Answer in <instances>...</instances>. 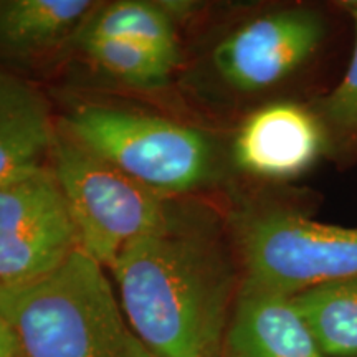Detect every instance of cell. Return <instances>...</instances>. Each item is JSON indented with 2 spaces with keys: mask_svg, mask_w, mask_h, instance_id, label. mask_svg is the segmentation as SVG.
Listing matches in <instances>:
<instances>
[{
  "mask_svg": "<svg viewBox=\"0 0 357 357\" xmlns=\"http://www.w3.org/2000/svg\"><path fill=\"white\" fill-rule=\"evenodd\" d=\"M342 7L349 13L356 30L351 61L337 86L321 100L314 111L324 124L328 139L357 153V2H344Z\"/></svg>",
  "mask_w": 357,
  "mask_h": 357,
  "instance_id": "9a60e30c",
  "label": "cell"
},
{
  "mask_svg": "<svg viewBox=\"0 0 357 357\" xmlns=\"http://www.w3.org/2000/svg\"><path fill=\"white\" fill-rule=\"evenodd\" d=\"M93 8L89 0H0V55L45 50L82 26Z\"/></svg>",
  "mask_w": 357,
  "mask_h": 357,
  "instance_id": "8fae6325",
  "label": "cell"
},
{
  "mask_svg": "<svg viewBox=\"0 0 357 357\" xmlns=\"http://www.w3.org/2000/svg\"><path fill=\"white\" fill-rule=\"evenodd\" d=\"M0 314L24 357H154L129 324L102 265L82 248L42 278L0 288Z\"/></svg>",
  "mask_w": 357,
  "mask_h": 357,
  "instance_id": "7a4b0ae2",
  "label": "cell"
},
{
  "mask_svg": "<svg viewBox=\"0 0 357 357\" xmlns=\"http://www.w3.org/2000/svg\"><path fill=\"white\" fill-rule=\"evenodd\" d=\"M52 172L78 236V247L109 266L128 243L181 220L167 195L134 181L68 136L56 137Z\"/></svg>",
  "mask_w": 357,
  "mask_h": 357,
  "instance_id": "277c9868",
  "label": "cell"
},
{
  "mask_svg": "<svg viewBox=\"0 0 357 357\" xmlns=\"http://www.w3.org/2000/svg\"><path fill=\"white\" fill-rule=\"evenodd\" d=\"M236 230L245 283L294 296L357 275V227L265 208L245 213Z\"/></svg>",
  "mask_w": 357,
  "mask_h": 357,
  "instance_id": "5b68a950",
  "label": "cell"
},
{
  "mask_svg": "<svg viewBox=\"0 0 357 357\" xmlns=\"http://www.w3.org/2000/svg\"><path fill=\"white\" fill-rule=\"evenodd\" d=\"M56 137L43 96L0 68V184L47 167Z\"/></svg>",
  "mask_w": 357,
  "mask_h": 357,
  "instance_id": "30bf717a",
  "label": "cell"
},
{
  "mask_svg": "<svg viewBox=\"0 0 357 357\" xmlns=\"http://www.w3.org/2000/svg\"><path fill=\"white\" fill-rule=\"evenodd\" d=\"M294 305L328 357H357V275L294 294Z\"/></svg>",
  "mask_w": 357,
  "mask_h": 357,
  "instance_id": "4fadbf2b",
  "label": "cell"
},
{
  "mask_svg": "<svg viewBox=\"0 0 357 357\" xmlns=\"http://www.w3.org/2000/svg\"><path fill=\"white\" fill-rule=\"evenodd\" d=\"M65 134L160 194L207 184L215 171L212 141L200 129L105 105H79L65 118Z\"/></svg>",
  "mask_w": 357,
  "mask_h": 357,
  "instance_id": "3957f363",
  "label": "cell"
},
{
  "mask_svg": "<svg viewBox=\"0 0 357 357\" xmlns=\"http://www.w3.org/2000/svg\"><path fill=\"white\" fill-rule=\"evenodd\" d=\"M326 35L328 24L318 8H280L231 30L213 50V65L236 91H263L303 68Z\"/></svg>",
  "mask_w": 357,
  "mask_h": 357,
  "instance_id": "52a82bcc",
  "label": "cell"
},
{
  "mask_svg": "<svg viewBox=\"0 0 357 357\" xmlns=\"http://www.w3.org/2000/svg\"><path fill=\"white\" fill-rule=\"evenodd\" d=\"M79 38L116 37L149 48L172 66L178 63V38L174 17L160 2L119 0L93 8L78 30Z\"/></svg>",
  "mask_w": 357,
  "mask_h": 357,
  "instance_id": "7c38bea8",
  "label": "cell"
},
{
  "mask_svg": "<svg viewBox=\"0 0 357 357\" xmlns=\"http://www.w3.org/2000/svg\"><path fill=\"white\" fill-rule=\"evenodd\" d=\"M328 134L314 109L275 101L253 111L235 134L231 155L243 172L270 181L305 174L328 147Z\"/></svg>",
  "mask_w": 357,
  "mask_h": 357,
  "instance_id": "ba28073f",
  "label": "cell"
},
{
  "mask_svg": "<svg viewBox=\"0 0 357 357\" xmlns=\"http://www.w3.org/2000/svg\"><path fill=\"white\" fill-rule=\"evenodd\" d=\"M77 248V230L50 167L0 184V288L42 278Z\"/></svg>",
  "mask_w": 357,
  "mask_h": 357,
  "instance_id": "8992f818",
  "label": "cell"
},
{
  "mask_svg": "<svg viewBox=\"0 0 357 357\" xmlns=\"http://www.w3.org/2000/svg\"><path fill=\"white\" fill-rule=\"evenodd\" d=\"M230 357H328L293 296L245 283L227 329Z\"/></svg>",
  "mask_w": 357,
  "mask_h": 357,
  "instance_id": "9c48e42d",
  "label": "cell"
},
{
  "mask_svg": "<svg viewBox=\"0 0 357 357\" xmlns=\"http://www.w3.org/2000/svg\"><path fill=\"white\" fill-rule=\"evenodd\" d=\"M79 47L98 68L137 88H159L174 66L149 48L116 37L79 38Z\"/></svg>",
  "mask_w": 357,
  "mask_h": 357,
  "instance_id": "5bb4252c",
  "label": "cell"
},
{
  "mask_svg": "<svg viewBox=\"0 0 357 357\" xmlns=\"http://www.w3.org/2000/svg\"><path fill=\"white\" fill-rule=\"evenodd\" d=\"M124 314L154 357H215L235 273L220 238L178 220L128 243L109 265Z\"/></svg>",
  "mask_w": 357,
  "mask_h": 357,
  "instance_id": "6da1fadb",
  "label": "cell"
},
{
  "mask_svg": "<svg viewBox=\"0 0 357 357\" xmlns=\"http://www.w3.org/2000/svg\"><path fill=\"white\" fill-rule=\"evenodd\" d=\"M0 357H24L19 337L2 314H0Z\"/></svg>",
  "mask_w": 357,
  "mask_h": 357,
  "instance_id": "2e32d148",
  "label": "cell"
}]
</instances>
